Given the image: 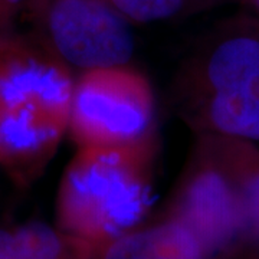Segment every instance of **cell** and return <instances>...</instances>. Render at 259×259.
Wrapping results in <instances>:
<instances>
[{"instance_id": "5b68a950", "label": "cell", "mask_w": 259, "mask_h": 259, "mask_svg": "<svg viewBox=\"0 0 259 259\" xmlns=\"http://www.w3.org/2000/svg\"><path fill=\"white\" fill-rule=\"evenodd\" d=\"M168 218L185 225L202 243L207 256L228 249L242 236L235 185L202 136Z\"/></svg>"}, {"instance_id": "8fae6325", "label": "cell", "mask_w": 259, "mask_h": 259, "mask_svg": "<svg viewBox=\"0 0 259 259\" xmlns=\"http://www.w3.org/2000/svg\"><path fill=\"white\" fill-rule=\"evenodd\" d=\"M124 18L134 23L170 19L189 6L192 0H108Z\"/></svg>"}, {"instance_id": "7a4b0ae2", "label": "cell", "mask_w": 259, "mask_h": 259, "mask_svg": "<svg viewBox=\"0 0 259 259\" xmlns=\"http://www.w3.org/2000/svg\"><path fill=\"white\" fill-rule=\"evenodd\" d=\"M176 110L200 136L259 144V28L241 19L189 59Z\"/></svg>"}, {"instance_id": "52a82bcc", "label": "cell", "mask_w": 259, "mask_h": 259, "mask_svg": "<svg viewBox=\"0 0 259 259\" xmlns=\"http://www.w3.org/2000/svg\"><path fill=\"white\" fill-rule=\"evenodd\" d=\"M68 131V121L29 108L0 110V166L19 186L42 175Z\"/></svg>"}, {"instance_id": "5bb4252c", "label": "cell", "mask_w": 259, "mask_h": 259, "mask_svg": "<svg viewBox=\"0 0 259 259\" xmlns=\"http://www.w3.org/2000/svg\"><path fill=\"white\" fill-rule=\"evenodd\" d=\"M203 2H214V0H203Z\"/></svg>"}, {"instance_id": "4fadbf2b", "label": "cell", "mask_w": 259, "mask_h": 259, "mask_svg": "<svg viewBox=\"0 0 259 259\" xmlns=\"http://www.w3.org/2000/svg\"><path fill=\"white\" fill-rule=\"evenodd\" d=\"M242 19L259 28V0H241Z\"/></svg>"}, {"instance_id": "6da1fadb", "label": "cell", "mask_w": 259, "mask_h": 259, "mask_svg": "<svg viewBox=\"0 0 259 259\" xmlns=\"http://www.w3.org/2000/svg\"><path fill=\"white\" fill-rule=\"evenodd\" d=\"M156 144L78 148L59 183L58 229L95 250L136 229L151 204Z\"/></svg>"}, {"instance_id": "277c9868", "label": "cell", "mask_w": 259, "mask_h": 259, "mask_svg": "<svg viewBox=\"0 0 259 259\" xmlns=\"http://www.w3.org/2000/svg\"><path fill=\"white\" fill-rule=\"evenodd\" d=\"M35 10L42 40L69 68L128 65L134 52L130 20L108 0H39Z\"/></svg>"}, {"instance_id": "ba28073f", "label": "cell", "mask_w": 259, "mask_h": 259, "mask_svg": "<svg viewBox=\"0 0 259 259\" xmlns=\"http://www.w3.org/2000/svg\"><path fill=\"white\" fill-rule=\"evenodd\" d=\"M100 259H206V250L185 225L168 218L133 229L97 250Z\"/></svg>"}, {"instance_id": "9c48e42d", "label": "cell", "mask_w": 259, "mask_h": 259, "mask_svg": "<svg viewBox=\"0 0 259 259\" xmlns=\"http://www.w3.org/2000/svg\"><path fill=\"white\" fill-rule=\"evenodd\" d=\"M229 173L242 216V236L259 243V144L219 136H202Z\"/></svg>"}, {"instance_id": "3957f363", "label": "cell", "mask_w": 259, "mask_h": 259, "mask_svg": "<svg viewBox=\"0 0 259 259\" xmlns=\"http://www.w3.org/2000/svg\"><path fill=\"white\" fill-rule=\"evenodd\" d=\"M156 102L146 75L130 65L82 71L74 81L68 131L78 148L156 140Z\"/></svg>"}, {"instance_id": "7c38bea8", "label": "cell", "mask_w": 259, "mask_h": 259, "mask_svg": "<svg viewBox=\"0 0 259 259\" xmlns=\"http://www.w3.org/2000/svg\"><path fill=\"white\" fill-rule=\"evenodd\" d=\"M37 3L39 0H0V19L10 18L26 8L35 9Z\"/></svg>"}, {"instance_id": "30bf717a", "label": "cell", "mask_w": 259, "mask_h": 259, "mask_svg": "<svg viewBox=\"0 0 259 259\" xmlns=\"http://www.w3.org/2000/svg\"><path fill=\"white\" fill-rule=\"evenodd\" d=\"M93 246L40 222L0 228V259H94Z\"/></svg>"}, {"instance_id": "8992f818", "label": "cell", "mask_w": 259, "mask_h": 259, "mask_svg": "<svg viewBox=\"0 0 259 259\" xmlns=\"http://www.w3.org/2000/svg\"><path fill=\"white\" fill-rule=\"evenodd\" d=\"M71 68L40 39L0 36V110L32 108L68 121Z\"/></svg>"}]
</instances>
